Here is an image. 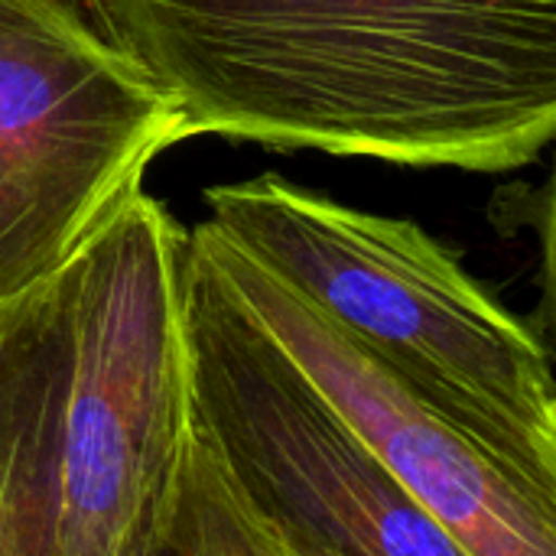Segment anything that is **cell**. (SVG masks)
Here are the masks:
<instances>
[{
  "instance_id": "2",
  "label": "cell",
  "mask_w": 556,
  "mask_h": 556,
  "mask_svg": "<svg viewBox=\"0 0 556 556\" xmlns=\"http://www.w3.org/2000/svg\"><path fill=\"white\" fill-rule=\"evenodd\" d=\"M208 225L375 362L556 498V388L541 336L410 218L342 205L277 173L205 192Z\"/></svg>"
},
{
  "instance_id": "6",
  "label": "cell",
  "mask_w": 556,
  "mask_h": 556,
  "mask_svg": "<svg viewBox=\"0 0 556 556\" xmlns=\"http://www.w3.org/2000/svg\"><path fill=\"white\" fill-rule=\"evenodd\" d=\"M189 238L244 316L466 554L556 556L554 495L511 472L208 222Z\"/></svg>"
},
{
  "instance_id": "8",
  "label": "cell",
  "mask_w": 556,
  "mask_h": 556,
  "mask_svg": "<svg viewBox=\"0 0 556 556\" xmlns=\"http://www.w3.org/2000/svg\"><path fill=\"white\" fill-rule=\"evenodd\" d=\"M192 407V401H189ZM166 556H313L270 525L231 482L192 410L163 525Z\"/></svg>"
},
{
  "instance_id": "3",
  "label": "cell",
  "mask_w": 556,
  "mask_h": 556,
  "mask_svg": "<svg viewBox=\"0 0 556 556\" xmlns=\"http://www.w3.org/2000/svg\"><path fill=\"white\" fill-rule=\"evenodd\" d=\"M186 228L143 189L49 280L46 556H153L189 427Z\"/></svg>"
},
{
  "instance_id": "1",
  "label": "cell",
  "mask_w": 556,
  "mask_h": 556,
  "mask_svg": "<svg viewBox=\"0 0 556 556\" xmlns=\"http://www.w3.org/2000/svg\"><path fill=\"white\" fill-rule=\"evenodd\" d=\"M212 134L397 166L505 173L556 130V0H101Z\"/></svg>"
},
{
  "instance_id": "4",
  "label": "cell",
  "mask_w": 556,
  "mask_h": 556,
  "mask_svg": "<svg viewBox=\"0 0 556 556\" xmlns=\"http://www.w3.org/2000/svg\"><path fill=\"white\" fill-rule=\"evenodd\" d=\"M179 140L101 0H0V300L59 270Z\"/></svg>"
},
{
  "instance_id": "5",
  "label": "cell",
  "mask_w": 556,
  "mask_h": 556,
  "mask_svg": "<svg viewBox=\"0 0 556 556\" xmlns=\"http://www.w3.org/2000/svg\"><path fill=\"white\" fill-rule=\"evenodd\" d=\"M192 417L241 495L313 556H469L244 316L186 231Z\"/></svg>"
},
{
  "instance_id": "7",
  "label": "cell",
  "mask_w": 556,
  "mask_h": 556,
  "mask_svg": "<svg viewBox=\"0 0 556 556\" xmlns=\"http://www.w3.org/2000/svg\"><path fill=\"white\" fill-rule=\"evenodd\" d=\"M52 296L42 277L0 300V556H46Z\"/></svg>"
},
{
  "instance_id": "9",
  "label": "cell",
  "mask_w": 556,
  "mask_h": 556,
  "mask_svg": "<svg viewBox=\"0 0 556 556\" xmlns=\"http://www.w3.org/2000/svg\"><path fill=\"white\" fill-rule=\"evenodd\" d=\"M153 556H166V554H163V541H160V547H156V554H153Z\"/></svg>"
}]
</instances>
